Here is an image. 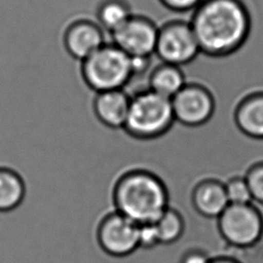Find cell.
Instances as JSON below:
<instances>
[{"mask_svg":"<svg viewBox=\"0 0 263 263\" xmlns=\"http://www.w3.org/2000/svg\"><path fill=\"white\" fill-rule=\"evenodd\" d=\"M187 83L181 67L161 63L149 74L148 88L162 97L172 99Z\"/></svg>","mask_w":263,"mask_h":263,"instance_id":"14","label":"cell"},{"mask_svg":"<svg viewBox=\"0 0 263 263\" xmlns=\"http://www.w3.org/2000/svg\"><path fill=\"white\" fill-rule=\"evenodd\" d=\"M130 103V95L124 89L96 92L91 108L96 119L111 129L123 128Z\"/></svg>","mask_w":263,"mask_h":263,"instance_id":"11","label":"cell"},{"mask_svg":"<svg viewBox=\"0 0 263 263\" xmlns=\"http://www.w3.org/2000/svg\"><path fill=\"white\" fill-rule=\"evenodd\" d=\"M243 177L248 183L252 199L263 203V161L252 164Z\"/></svg>","mask_w":263,"mask_h":263,"instance_id":"19","label":"cell"},{"mask_svg":"<svg viewBox=\"0 0 263 263\" xmlns=\"http://www.w3.org/2000/svg\"><path fill=\"white\" fill-rule=\"evenodd\" d=\"M138 243V249L144 251H151L160 246L158 232L154 223H146L139 225Z\"/></svg>","mask_w":263,"mask_h":263,"instance_id":"20","label":"cell"},{"mask_svg":"<svg viewBox=\"0 0 263 263\" xmlns=\"http://www.w3.org/2000/svg\"><path fill=\"white\" fill-rule=\"evenodd\" d=\"M158 26L150 17L135 14L111 33L112 43L129 57H151L155 52Z\"/></svg>","mask_w":263,"mask_h":263,"instance_id":"9","label":"cell"},{"mask_svg":"<svg viewBox=\"0 0 263 263\" xmlns=\"http://www.w3.org/2000/svg\"><path fill=\"white\" fill-rule=\"evenodd\" d=\"M161 246H172L178 242L186 232V221L182 214L168 206L154 223Z\"/></svg>","mask_w":263,"mask_h":263,"instance_id":"17","label":"cell"},{"mask_svg":"<svg viewBox=\"0 0 263 263\" xmlns=\"http://www.w3.org/2000/svg\"><path fill=\"white\" fill-rule=\"evenodd\" d=\"M175 123L171 99L149 88L130 96L123 129L133 138L150 140L164 135Z\"/></svg>","mask_w":263,"mask_h":263,"instance_id":"3","label":"cell"},{"mask_svg":"<svg viewBox=\"0 0 263 263\" xmlns=\"http://www.w3.org/2000/svg\"><path fill=\"white\" fill-rule=\"evenodd\" d=\"M138 224L114 211L101 219L96 229V238L104 253L122 258L138 250Z\"/></svg>","mask_w":263,"mask_h":263,"instance_id":"8","label":"cell"},{"mask_svg":"<svg viewBox=\"0 0 263 263\" xmlns=\"http://www.w3.org/2000/svg\"><path fill=\"white\" fill-rule=\"evenodd\" d=\"M161 63L182 67L199 53V45L189 21L172 20L158 27L154 52Z\"/></svg>","mask_w":263,"mask_h":263,"instance_id":"6","label":"cell"},{"mask_svg":"<svg viewBox=\"0 0 263 263\" xmlns=\"http://www.w3.org/2000/svg\"><path fill=\"white\" fill-rule=\"evenodd\" d=\"M126 0H101L97 6V23L110 34L122 26L133 14Z\"/></svg>","mask_w":263,"mask_h":263,"instance_id":"16","label":"cell"},{"mask_svg":"<svg viewBox=\"0 0 263 263\" xmlns=\"http://www.w3.org/2000/svg\"><path fill=\"white\" fill-rule=\"evenodd\" d=\"M133 78L148 71L151 66V57H129Z\"/></svg>","mask_w":263,"mask_h":263,"instance_id":"23","label":"cell"},{"mask_svg":"<svg viewBox=\"0 0 263 263\" xmlns=\"http://www.w3.org/2000/svg\"><path fill=\"white\" fill-rule=\"evenodd\" d=\"M212 256L199 248H189L180 256L179 263H210Z\"/></svg>","mask_w":263,"mask_h":263,"instance_id":"21","label":"cell"},{"mask_svg":"<svg viewBox=\"0 0 263 263\" xmlns=\"http://www.w3.org/2000/svg\"><path fill=\"white\" fill-rule=\"evenodd\" d=\"M210 263H241V262L228 256H218V257H213Z\"/></svg>","mask_w":263,"mask_h":263,"instance_id":"24","label":"cell"},{"mask_svg":"<svg viewBox=\"0 0 263 263\" xmlns=\"http://www.w3.org/2000/svg\"><path fill=\"white\" fill-rule=\"evenodd\" d=\"M165 8L175 12L193 11L202 0H158Z\"/></svg>","mask_w":263,"mask_h":263,"instance_id":"22","label":"cell"},{"mask_svg":"<svg viewBox=\"0 0 263 263\" xmlns=\"http://www.w3.org/2000/svg\"><path fill=\"white\" fill-rule=\"evenodd\" d=\"M190 203L199 216L217 219L229 204L224 183L214 178L196 182L190 192Z\"/></svg>","mask_w":263,"mask_h":263,"instance_id":"12","label":"cell"},{"mask_svg":"<svg viewBox=\"0 0 263 263\" xmlns=\"http://www.w3.org/2000/svg\"><path fill=\"white\" fill-rule=\"evenodd\" d=\"M189 23L200 52L212 58L236 52L252 28L251 13L242 0H202Z\"/></svg>","mask_w":263,"mask_h":263,"instance_id":"1","label":"cell"},{"mask_svg":"<svg viewBox=\"0 0 263 263\" xmlns=\"http://www.w3.org/2000/svg\"><path fill=\"white\" fill-rule=\"evenodd\" d=\"M115 212L138 225L155 223L170 206L167 189L153 173L135 170L120 176L112 191Z\"/></svg>","mask_w":263,"mask_h":263,"instance_id":"2","label":"cell"},{"mask_svg":"<svg viewBox=\"0 0 263 263\" xmlns=\"http://www.w3.org/2000/svg\"><path fill=\"white\" fill-rule=\"evenodd\" d=\"M175 121L186 127H200L213 117L216 101L212 91L201 83L187 82L172 99Z\"/></svg>","mask_w":263,"mask_h":263,"instance_id":"7","label":"cell"},{"mask_svg":"<svg viewBox=\"0 0 263 263\" xmlns=\"http://www.w3.org/2000/svg\"><path fill=\"white\" fill-rule=\"evenodd\" d=\"M224 186L229 203L245 204L252 202V195L245 177H232L224 183Z\"/></svg>","mask_w":263,"mask_h":263,"instance_id":"18","label":"cell"},{"mask_svg":"<svg viewBox=\"0 0 263 263\" xmlns=\"http://www.w3.org/2000/svg\"><path fill=\"white\" fill-rule=\"evenodd\" d=\"M106 43L104 29L87 17L73 20L64 30L63 44L74 60L84 61Z\"/></svg>","mask_w":263,"mask_h":263,"instance_id":"10","label":"cell"},{"mask_svg":"<svg viewBox=\"0 0 263 263\" xmlns=\"http://www.w3.org/2000/svg\"><path fill=\"white\" fill-rule=\"evenodd\" d=\"M26 196V184L22 176L7 166H0V213L16 210Z\"/></svg>","mask_w":263,"mask_h":263,"instance_id":"15","label":"cell"},{"mask_svg":"<svg viewBox=\"0 0 263 263\" xmlns=\"http://www.w3.org/2000/svg\"><path fill=\"white\" fill-rule=\"evenodd\" d=\"M234 122L247 137L263 139V91L249 93L237 103Z\"/></svg>","mask_w":263,"mask_h":263,"instance_id":"13","label":"cell"},{"mask_svg":"<svg viewBox=\"0 0 263 263\" xmlns=\"http://www.w3.org/2000/svg\"><path fill=\"white\" fill-rule=\"evenodd\" d=\"M80 63L81 77L95 93L124 89L133 78L129 55L113 43H105Z\"/></svg>","mask_w":263,"mask_h":263,"instance_id":"4","label":"cell"},{"mask_svg":"<svg viewBox=\"0 0 263 263\" xmlns=\"http://www.w3.org/2000/svg\"><path fill=\"white\" fill-rule=\"evenodd\" d=\"M222 238L232 247L246 249L255 246L263 236V216L251 203H229L217 218Z\"/></svg>","mask_w":263,"mask_h":263,"instance_id":"5","label":"cell"}]
</instances>
